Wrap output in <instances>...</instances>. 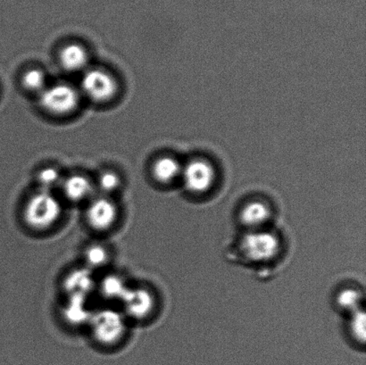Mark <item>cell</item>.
<instances>
[{"label": "cell", "mask_w": 366, "mask_h": 365, "mask_svg": "<svg viewBox=\"0 0 366 365\" xmlns=\"http://www.w3.org/2000/svg\"><path fill=\"white\" fill-rule=\"evenodd\" d=\"M63 206L51 191H41L31 196L23 210L24 224L31 230H50L62 217Z\"/></svg>", "instance_id": "6da1fadb"}, {"label": "cell", "mask_w": 366, "mask_h": 365, "mask_svg": "<svg viewBox=\"0 0 366 365\" xmlns=\"http://www.w3.org/2000/svg\"><path fill=\"white\" fill-rule=\"evenodd\" d=\"M127 319L122 311L111 307L94 311L89 323L92 337L100 345H116L127 332Z\"/></svg>", "instance_id": "7a4b0ae2"}, {"label": "cell", "mask_w": 366, "mask_h": 365, "mask_svg": "<svg viewBox=\"0 0 366 365\" xmlns=\"http://www.w3.org/2000/svg\"><path fill=\"white\" fill-rule=\"evenodd\" d=\"M80 92L73 85L56 84L46 86L39 93V102L43 110L56 116L74 113L80 104Z\"/></svg>", "instance_id": "3957f363"}, {"label": "cell", "mask_w": 366, "mask_h": 365, "mask_svg": "<svg viewBox=\"0 0 366 365\" xmlns=\"http://www.w3.org/2000/svg\"><path fill=\"white\" fill-rule=\"evenodd\" d=\"M278 236L271 231H249L240 242V249L247 260L254 263H265L274 259L280 251Z\"/></svg>", "instance_id": "277c9868"}, {"label": "cell", "mask_w": 366, "mask_h": 365, "mask_svg": "<svg viewBox=\"0 0 366 365\" xmlns=\"http://www.w3.org/2000/svg\"><path fill=\"white\" fill-rule=\"evenodd\" d=\"M81 92L96 103H106L117 94V79L109 71L99 68L85 71L81 81Z\"/></svg>", "instance_id": "5b68a950"}, {"label": "cell", "mask_w": 366, "mask_h": 365, "mask_svg": "<svg viewBox=\"0 0 366 365\" xmlns=\"http://www.w3.org/2000/svg\"><path fill=\"white\" fill-rule=\"evenodd\" d=\"M119 210L116 202L109 196H98L88 202L85 218L89 227L96 231L111 230L116 224Z\"/></svg>", "instance_id": "8992f818"}, {"label": "cell", "mask_w": 366, "mask_h": 365, "mask_svg": "<svg viewBox=\"0 0 366 365\" xmlns=\"http://www.w3.org/2000/svg\"><path fill=\"white\" fill-rule=\"evenodd\" d=\"M122 312L125 317L135 321L147 319L156 306L153 292L144 286L129 287L121 299Z\"/></svg>", "instance_id": "52a82bcc"}, {"label": "cell", "mask_w": 366, "mask_h": 365, "mask_svg": "<svg viewBox=\"0 0 366 365\" xmlns=\"http://www.w3.org/2000/svg\"><path fill=\"white\" fill-rule=\"evenodd\" d=\"M181 177L187 191L193 194H203L213 186L215 173L209 163L194 160L182 167Z\"/></svg>", "instance_id": "ba28073f"}, {"label": "cell", "mask_w": 366, "mask_h": 365, "mask_svg": "<svg viewBox=\"0 0 366 365\" xmlns=\"http://www.w3.org/2000/svg\"><path fill=\"white\" fill-rule=\"evenodd\" d=\"M97 284L92 270L85 266L71 271L64 278L63 287L67 296H89Z\"/></svg>", "instance_id": "9c48e42d"}, {"label": "cell", "mask_w": 366, "mask_h": 365, "mask_svg": "<svg viewBox=\"0 0 366 365\" xmlns=\"http://www.w3.org/2000/svg\"><path fill=\"white\" fill-rule=\"evenodd\" d=\"M61 185H62L64 196L70 202H89L94 194V184L84 175H71V176L64 179Z\"/></svg>", "instance_id": "30bf717a"}, {"label": "cell", "mask_w": 366, "mask_h": 365, "mask_svg": "<svg viewBox=\"0 0 366 365\" xmlns=\"http://www.w3.org/2000/svg\"><path fill=\"white\" fill-rule=\"evenodd\" d=\"M89 296H67L66 302L63 306L64 320L71 325L89 324L93 311L89 303Z\"/></svg>", "instance_id": "8fae6325"}, {"label": "cell", "mask_w": 366, "mask_h": 365, "mask_svg": "<svg viewBox=\"0 0 366 365\" xmlns=\"http://www.w3.org/2000/svg\"><path fill=\"white\" fill-rule=\"evenodd\" d=\"M271 218V210L267 204L251 201L243 206L239 214L242 224L249 231L261 230Z\"/></svg>", "instance_id": "7c38bea8"}, {"label": "cell", "mask_w": 366, "mask_h": 365, "mask_svg": "<svg viewBox=\"0 0 366 365\" xmlns=\"http://www.w3.org/2000/svg\"><path fill=\"white\" fill-rule=\"evenodd\" d=\"M59 57L64 69L73 73L84 70L89 60L87 49L79 43H69L64 46Z\"/></svg>", "instance_id": "4fadbf2b"}, {"label": "cell", "mask_w": 366, "mask_h": 365, "mask_svg": "<svg viewBox=\"0 0 366 365\" xmlns=\"http://www.w3.org/2000/svg\"><path fill=\"white\" fill-rule=\"evenodd\" d=\"M182 166L173 156H162L157 159L152 166L154 179L161 184H169L181 177Z\"/></svg>", "instance_id": "5bb4252c"}, {"label": "cell", "mask_w": 366, "mask_h": 365, "mask_svg": "<svg viewBox=\"0 0 366 365\" xmlns=\"http://www.w3.org/2000/svg\"><path fill=\"white\" fill-rule=\"evenodd\" d=\"M127 281L119 274H107L97 284L99 294L109 301L120 302L128 288Z\"/></svg>", "instance_id": "9a60e30c"}, {"label": "cell", "mask_w": 366, "mask_h": 365, "mask_svg": "<svg viewBox=\"0 0 366 365\" xmlns=\"http://www.w3.org/2000/svg\"><path fill=\"white\" fill-rule=\"evenodd\" d=\"M86 267L89 269H99L105 266L109 260V251L105 246L94 243L89 245L84 251Z\"/></svg>", "instance_id": "2e32d148"}, {"label": "cell", "mask_w": 366, "mask_h": 365, "mask_svg": "<svg viewBox=\"0 0 366 365\" xmlns=\"http://www.w3.org/2000/svg\"><path fill=\"white\" fill-rule=\"evenodd\" d=\"M21 84L29 91L41 93L46 87V76L41 69L31 68L23 74Z\"/></svg>", "instance_id": "e0dca14e"}, {"label": "cell", "mask_w": 366, "mask_h": 365, "mask_svg": "<svg viewBox=\"0 0 366 365\" xmlns=\"http://www.w3.org/2000/svg\"><path fill=\"white\" fill-rule=\"evenodd\" d=\"M361 293L355 289H345L337 296V304L340 309L350 314L360 309Z\"/></svg>", "instance_id": "ac0fdd59"}, {"label": "cell", "mask_w": 366, "mask_h": 365, "mask_svg": "<svg viewBox=\"0 0 366 365\" xmlns=\"http://www.w3.org/2000/svg\"><path fill=\"white\" fill-rule=\"evenodd\" d=\"M121 185V178L116 171H105L100 174L97 186L102 191L104 196L117 191Z\"/></svg>", "instance_id": "d6986e66"}, {"label": "cell", "mask_w": 366, "mask_h": 365, "mask_svg": "<svg viewBox=\"0 0 366 365\" xmlns=\"http://www.w3.org/2000/svg\"><path fill=\"white\" fill-rule=\"evenodd\" d=\"M37 180L41 186V189L49 191L56 186L62 184L63 181L60 171L54 167H46L39 171Z\"/></svg>", "instance_id": "ffe728a7"}, {"label": "cell", "mask_w": 366, "mask_h": 365, "mask_svg": "<svg viewBox=\"0 0 366 365\" xmlns=\"http://www.w3.org/2000/svg\"><path fill=\"white\" fill-rule=\"evenodd\" d=\"M350 331L351 334L357 341L364 343L365 341V314L363 310H357L351 314Z\"/></svg>", "instance_id": "44dd1931"}]
</instances>
